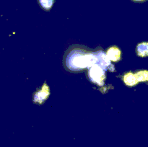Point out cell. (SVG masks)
<instances>
[{"label": "cell", "mask_w": 148, "mask_h": 147, "mask_svg": "<svg viewBox=\"0 0 148 147\" xmlns=\"http://www.w3.org/2000/svg\"><path fill=\"white\" fill-rule=\"evenodd\" d=\"M66 67L73 71H82L96 64L95 53H91L81 48H75L68 51L64 59Z\"/></svg>", "instance_id": "cell-1"}, {"label": "cell", "mask_w": 148, "mask_h": 147, "mask_svg": "<svg viewBox=\"0 0 148 147\" xmlns=\"http://www.w3.org/2000/svg\"><path fill=\"white\" fill-rule=\"evenodd\" d=\"M88 76L91 82L100 86H102L104 84L106 79L105 70L98 64H94L90 68Z\"/></svg>", "instance_id": "cell-2"}, {"label": "cell", "mask_w": 148, "mask_h": 147, "mask_svg": "<svg viewBox=\"0 0 148 147\" xmlns=\"http://www.w3.org/2000/svg\"><path fill=\"white\" fill-rule=\"evenodd\" d=\"M95 55H96L97 58L96 64L101 66L104 70L108 69V67L111 65V63H110V59H108L107 55H106L105 53L101 51L97 52V53H95Z\"/></svg>", "instance_id": "cell-3"}, {"label": "cell", "mask_w": 148, "mask_h": 147, "mask_svg": "<svg viewBox=\"0 0 148 147\" xmlns=\"http://www.w3.org/2000/svg\"><path fill=\"white\" fill-rule=\"evenodd\" d=\"M49 95V89L47 86V85L45 84L43 85V88L41 89V90L40 92H38L35 94L34 95V101L38 103H43L45 100H46V99L48 98Z\"/></svg>", "instance_id": "cell-4"}, {"label": "cell", "mask_w": 148, "mask_h": 147, "mask_svg": "<svg viewBox=\"0 0 148 147\" xmlns=\"http://www.w3.org/2000/svg\"><path fill=\"white\" fill-rule=\"evenodd\" d=\"M107 56L110 61H112L114 62H117L121 59V52L119 48L116 46H112L107 51Z\"/></svg>", "instance_id": "cell-5"}, {"label": "cell", "mask_w": 148, "mask_h": 147, "mask_svg": "<svg viewBox=\"0 0 148 147\" xmlns=\"http://www.w3.org/2000/svg\"><path fill=\"white\" fill-rule=\"evenodd\" d=\"M124 82L127 86H135V85L138 83L139 81L138 79H137L136 74L132 73V72H129V73H127L124 75Z\"/></svg>", "instance_id": "cell-6"}, {"label": "cell", "mask_w": 148, "mask_h": 147, "mask_svg": "<svg viewBox=\"0 0 148 147\" xmlns=\"http://www.w3.org/2000/svg\"><path fill=\"white\" fill-rule=\"evenodd\" d=\"M137 53L140 57L148 56V43H140L137 46Z\"/></svg>", "instance_id": "cell-7"}, {"label": "cell", "mask_w": 148, "mask_h": 147, "mask_svg": "<svg viewBox=\"0 0 148 147\" xmlns=\"http://www.w3.org/2000/svg\"><path fill=\"white\" fill-rule=\"evenodd\" d=\"M39 4L45 10H49L53 6L54 0H38Z\"/></svg>", "instance_id": "cell-8"}, {"label": "cell", "mask_w": 148, "mask_h": 147, "mask_svg": "<svg viewBox=\"0 0 148 147\" xmlns=\"http://www.w3.org/2000/svg\"><path fill=\"white\" fill-rule=\"evenodd\" d=\"M137 79L140 82H145L148 81V71H140L136 74Z\"/></svg>", "instance_id": "cell-9"}, {"label": "cell", "mask_w": 148, "mask_h": 147, "mask_svg": "<svg viewBox=\"0 0 148 147\" xmlns=\"http://www.w3.org/2000/svg\"><path fill=\"white\" fill-rule=\"evenodd\" d=\"M134 1H145V0H134Z\"/></svg>", "instance_id": "cell-10"}]
</instances>
